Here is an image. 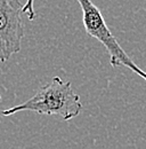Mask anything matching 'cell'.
Masks as SVG:
<instances>
[{
  "label": "cell",
  "instance_id": "1",
  "mask_svg": "<svg viewBox=\"0 0 146 149\" xmlns=\"http://www.w3.org/2000/svg\"><path fill=\"white\" fill-rule=\"evenodd\" d=\"M29 110L41 115H54L63 120H70L79 116L82 102L79 94L72 88L70 81L61 77H54L48 84L38 88L36 94L28 101L2 110V116H12L16 112Z\"/></svg>",
  "mask_w": 146,
  "mask_h": 149
},
{
  "label": "cell",
  "instance_id": "2",
  "mask_svg": "<svg viewBox=\"0 0 146 149\" xmlns=\"http://www.w3.org/2000/svg\"><path fill=\"white\" fill-rule=\"evenodd\" d=\"M82 10V22L86 32L97 39L106 48L110 55V64L113 68L126 67L134 74L146 80V71L140 69L112 35L98 7L91 0H78Z\"/></svg>",
  "mask_w": 146,
  "mask_h": 149
},
{
  "label": "cell",
  "instance_id": "3",
  "mask_svg": "<svg viewBox=\"0 0 146 149\" xmlns=\"http://www.w3.org/2000/svg\"><path fill=\"white\" fill-rule=\"evenodd\" d=\"M23 6L19 0H0V62L2 63L22 48Z\"/></svg>",
  "mask_w": 146,
  "mask_h": 149
},
{
  "label": "cell",
  "instance_id": "4",
  "mask_svg": "<svg viewBox=\"0 0 146 149\" xmlns=\"http://www.w3.org/2000/svg\"><path fill=\"white\" fill-rule=\"evenodd\" d=\"M33 3H34V0H26V2L23 6V13L28 16V19H30V21H33L36 16Z\"/></svg>",
  "mask_w": 146,
  "mask_h": 149
},
{
  "label": "cell",
  "instance_id": "5",
  "mask_svg": "<svg viewBox=\"0 0 146 149\" xmlns=\"http://www.w3.org/2000/svg\"><path fill=\"white\" fill-rule=\"evenodd\" d=\"M0 102H1V95H0Z\"/></svg>",
  "mask_w": 146,
  "mask_h": 149
}]
</instances>
